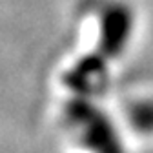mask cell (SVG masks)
I'll list each match as a JSON object with an SVG mask.
<instances>
[{
	"instance_id": "cell-1",
	"label": "cell",
	"mask_w": 153,
	"mask_h": 153,
	"mask_svg": "<svg viewBox=\"0 0 153 153\" xmlns=\"http://www.w3.org/2000/svg\"><path fill=\"white\" fill-rule=\"evenodd\" d=\"M68 120L80 131L82 144L93 153H124L119 133L106 115L86 97H75L66 108Z\"/></svg>"
},
{
	"instance_id": "cell-2",
	"label": "cell",
	"mask_w": 153,
	"mask_h": 153,
	"mask_svg": "<svg viewBox=\"0 0 153 153\" xmlns=\"http://www.w3.org/2000/svg\"><path fill=\"white\" fill-rule=\"evenodd\" d=\"M133 33V13L124 4H109L100 13L99 53L106 59H117L128 46Z\"/></svg>"
},
{
	"instance_id": "cell-3",
	"label": "cell",
	"mask_w": 153,
	"mask_h": 153,
	"mask_svg": "<svg viewBox=\"0 0 153 153\" xmlns=\"http://www.w3.org/2000/svg\"><path fill=\"white\" fill-rule=\"evenodd\" d=\"M106 69V56L102 53H89L73 64L64 75V86L71 89L76 97H88L95 89Z\"/></svg>"
},
{
	"instance_id": "cell-4",
	"label": "cell",
	"mask_w": 153,
	"mask_h": 153,
	"mask_svg": "<svg viewBox=\"0 0 153 153\" xmlns=\"http://www.w3.org/2000/svg\"><path fill=\"white\" fill-rule=\"evenodd\" d=\"M128 122L140 135H153V99L133 102L128 111Z\"/></svg>"
}]
</instances>
